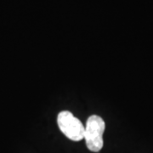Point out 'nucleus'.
Wrapping results in <instances>:
<instances>
[{
    "mask_svg": "<svg viewBox=\"0 0 153 153\" xmlns=\"http://www.w3.org/2000/svg\"><path fill=\"white\" fill-rule=\"evenodd\" d=\"M105 128L104 120L96 115L88 118L84 138L88 149L93 152H99L103 147V134Z\"/></svg>",
    "mask_w": 153,
    "mask_h": 153,
    "instance_id": "nucleus-1",
    "label": "nucleus"
},
{
    "mask_svg": "<svg viewBox=\"0 0 153 153\" xmlns=\"http://www.w3.org/2000/svg\"><path fill=\"white\" fill-rule=\"evenodd\" d=\"M57 123L62 132L68 139L79 141L84 138L85 127L82 122L68 111H63L57 117Z\"/></svg>",
    "mask_w": 153,
    "mask_h": 153,
    "instance_id": "nucleus-2",
    "label": "nucleus"
}]
</instances>
